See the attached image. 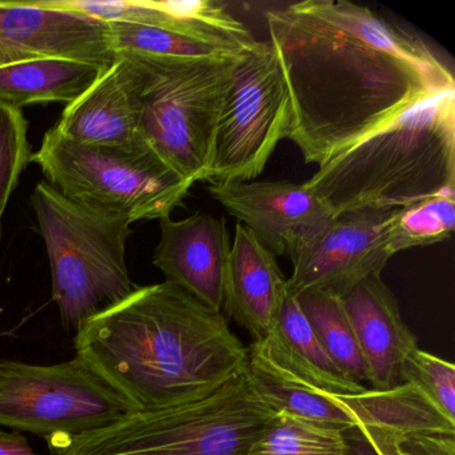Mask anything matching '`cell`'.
Returning <instances> with one entry per match:
<instances>
[{
    "mask_svg": "<svg viewBox=\"0 0 455 455\" xmlns=\"http://www.w3.org/2000/svg\"><path fill=\"white\" fill-rule=\"evenodd\" d=\"M290 97L291 140L321 166L417 100L455 89L433 50L374 12L305 0L266 14Z\"/></svg>",
    "mask_w": 455,
    "mask_h": 455,
    "instance_id": "obj_1",
    "label": "cell"
},
{
    "mask_svg": "<svg viewBox=\"0 0 455 455\" xmlns=\"http://www.w3.org/2000/svg\"><path fill=\"white\" fill-rule=\"evenodd\" d=\"M84 359L137 411L204 398L246 369L247 347L223 313L180 287H137L76 330Z\"/></svg>",
    "mask_w": 455,
    "mask_h": 455,
    "instance_id": "obj_2",
    "label": "cell"
},
{
    "mask_svg": "<svg viewBox=\"0 0 455 455\" xmlns=\"http://www.w3.org/2000/svg\"><path fill=\"white\" fill-rule=\"evenodd\" d=\"M318 167L305 186L335 215L402 209L455 188V89L417 100Z\"/></svg>",
    "mask_w": 455,
    "mask_h": 455,
    "instance_id": "obj_3",
    "label": "cell"
},
{
    "mask_svg": "<svg viewBox=\"0 0 455 455\" xmlns=\"http://www.w3.org/2000/svg\"><path fill=\"white\" fill-rule=\"evenodd\" d=\"M118 58L146 145L188 182H206L238 58Z\"/></svg>",
    "mask_w": 455,
    "mask_h": 455,
    "instance_id": "obj_4",
    "label": "cell"
},
{
    "mask_svg": "<svg viewBox=\"0 0 455 455\" xmlns=\"http://www.w3.org/2000/svg\"><path fill=\"white\" fill-rule=\"evenodd\" d=\"M275 412L243 371L204 398L47 443L52 455H244Z\"/></svg>",
    "mask_w": 455,
    "mask_h": 455,
    "instance_id": "obj_5",
    "label": "cell"
},
{
    "mask_svg": "<svg viewBox=\"0 0 455 455\" xmlns=\"http://www.w3.org/2000/svg\"><path fill=\"white\" fill-rule=\"evenodd\" d=\"M33 207L66 329L76 331L137 290L126 265L129 220L81 206L47 182L34 190Z\"/></svg>",
    "mask_w": 455,
    "mask_h": 455,
    "instance_id": "obj_6",
    "label": "cell"
},
{
    "mask_svg": "<svg viewBox=\"0 0 455 455\" xmlns=\"http://www.w3.org/2000/svg\"><path fill=\"white\" fill-rule=\"evenodd\" d=\"M31 162L66 198L130 223L170 217L194 186L146 143L130 148L81 145L54 129L44 134Z\"/></svg>",
    "mask_w": 455,
    "mask_h": 455,
    "instance_id": "obj_7",
    "label": "cell"
},
{
    "mask_svg": "<svg viewBox=\"0 0 455 455\" xmlns=\"http://www.w3.org/2000/svg\"><path fill=\"white\" fill-rule=\"evenodd\" d=\"M137 411L84 359L41 366L0 359V426L47 442L100 430Z\"/></svg>",
    "mask_w": 455,
    "mask_h": 455,
    "instance_id": "obj_8",
    "label": "cell"
},
{
    "mask_svg": "<svg viewBox=\"0 0 455 455\" xmlns=\"http://www.w3.org/2000/svg\"><path fill=\"white\" fill-rule=\"evenodd\" d=\"M290 97L270 42L242 52L220 114L206 182H251L290 129Z\"/></svg>",
    "mask_w": 455,
    "mask_h": 455,
    "instance_id": "obj_9",
    "label": "cell"
},
{
    "mask_svg": "<svg viewBox=\"0 0 455 455\" xmlns=\"http://www.w3.org/2000/svg\"><path fill=\"white\" fill-rule=\"evenodd\" d=\"M396 209H361L335 215L327 230L291 260L287 291L308 290L345 298L354 287L380 275L394 257L387 226Z\"/></svg>",
    "mask_w": 455,
    "mask_h": 455,
    "instance_id": "obj_10",
    "label": "cell"
},
{
    "mask_svg": "<svg viewBox=\"0 0 455 455\" xmlns=\"http://www.w3.org/2000/svg\"><path fill=\"white\" fill-rule=\"evenodd\" d=\"M210 196L274 255L294 259L327 230L335 214L305 183H210Z\"/></svg>",
    "mask_w": 455,
    "mask_h": 455,
    "instance_id": "obj_11",
    "label": "cell"
},
{
    "mask_svg": "<svg viewBox=\"0 0 455 455\" xmlns=\"http://www.w3.org/2000/svg\"><path fill=\"white\" fill-rule=\"evenodd\" d=\"M44 58L110 68L116 55L108 23L50 0L0 4V68Z\"/></svg>",
    "mask_w": 455,
    "mask_h": 455,
    "instance_id": "obj_12",
    "label": "cell"
},
{
    "mask_svg": "<svg viewBox=\"0 0 455 455\" xmlns=\"http://www.w3.org/2000/svg\"><path fill=\"white\" fill-rule=\"evenodd\" d=\"M161 222L154 265L166 282L180 287L215 313L223 310V289L231 241L223 218L196 214Z\"/></svg>",
    "mask_w": 455,
    "mask_h": 455,
    "instance_id": "obj_13",
    "label": "cell"
},
{
    "mask_svg": "<svg viewBox=\"0 0 455 455\" xmlns=\"http://www.w3.org/2000/svg\"><path fill=\"white\" fill-rule=\"evenodd\" d=\"M54 6L74 10L106 23H132L180 31L204 41L246 52L257 39L246 26L217 0H177V2H89L52 0Z\"/></svg>",
    "mask_w": 455,
    "mask_h": 455,
    "instance_id": "obj_14",
    "label": "cell"
},
{
    "mask_svg": "<svg viewBox=\"0 0 455 455\" xmlns=\"http://www.w3.org/2000/svg\"><path fill=\"white\" fill-rule=\"evenodd\" d=\"M372 390L387 391L401 383V370L418 340L404 323L398 302L380 275H372L342 298Z\"/></svg>",
    "mask_w": 455,
    "mask_h": 455,
    "instance_id": "obj_15",
    "label": "cell"
},
{
    "mask_svg": "<svg viewBox=\"0 0 455 455\" xmlns=\"http://www.w3.org/2000/svg\"><path fill=\"white\" fill-rule=\"evenodd\" d=\"M287 295L275 255L236 223L223 289V310L254 342L267 339Z\"/></svg>",
    "mask_w": 455,
    "mask_h": 455,
    "instance_id": "obj_16",
    "label": "cell"
},
{
    "mask_svg": "<svg viewBox=\"0 0 455 455\" xmlns=\"http://www.w3.org/2000/svg\"><path fill=\"white\" fill-rule=\"evenodd\" d=\"M52 129L81 145L130 148L145 143L124 60L116 58L79 100L68 105Z\"/></svg>",
    "mask_w": 455,
    "mask_h": 455,
    "instance_id": "obj_17",
    "label": "cell"
},
{
    "mask_svg": "<svg viewBox=\"0 0 455 455\" xmlns=\"http://www.w3.org/2000/svg\"><path fill=\"white\" fill-rule=\"evenodd\" d=\"M258 343L279 366L327 393L351 395L367 388L340 371L291 292L287 291L273 331L267 339Z\"/></svg>",
    "mask_w": 455,
    "mask_h": 455,
    "instance_id": "obj_18",
    "label": "cell"
},
{
    "mask_svg": "<svg viewBox=\"0 0 455 455\" xmlns=\"http://www.w3.org/2000/svg\"><path fill=\"white\" fill-rule=\"evenodd\" d=\"M108 68L60 58L6 66L0 68V100L18 108L41 102L70 105L79 100Z\"/></svg>",
    "mask_w": 455,
    "mask_h": 455,
    "instance_id": "obj_19",
    "label": "cell"
},
{
    "mask_svg": "<svg viewBox=\"0 0 455 455\" xmlns=\"http://www.w3.org/2000/svg\"><path fill=\"white\" fill-rule=\"evenodd\" d=\"M316 337L340 371L354 382H369V372L356 342L342 298L308 290L295 295Z\"/></svg>",
    "mask_w": 455,
    "mask_h": 455,
    "instance_id": "obj_20",
    "label": "cell"
},
{
    "mask_svg": "<svg viewBox=\"0 0 455 455\" xmlns=\"http://www.w3.org/2000/svg\"><path fill=\"white\" fill-rule=\"evenodd\" d=\"M347 450L348 436L343 431L276 411L244 455H346Z\"/></svg>",
    "mask_w": 455,
    "mask_h": 455,
    "instance_id": "obj_21",
    "label": "cell"
},
{
    "mask_svg": "<svg viewBox=\"0 0 455 455\" xmlns=\"http://www.w3.org/2000/svg\"><path fill=\"white\" fill-rule=\"evenodd\" d=\"M110 44L118 57L140 55L158 58H196L226 60L242 52L222 44L204 41L180 31L132 23H108Z\"/></svg>",
    "mask_w": 455,
    "mask_h": 455,
    "instance_id": "obj_22",
    "label": "cell"
},
{
    "mask_svg": "<svg viewBox=\"0 0 455 455\" xmlns=\"http://www.w3.org/2000/svg\"><path fill=\"white\" fill-rule=\"evenodd\" d=\"M455 228V188L410 206L396 209L387 226V243L391 254L430 246L451 236Z\"/></svg>",
    "mask_w": 455,
    "mask_h": 455,
    "instance_id": "obj_23",
    "label": "cell"
},
{
    "mask_svg": "<svg viewBox=\"0 0 455 455\" xmlns=\"http://www.w3.org/2000/svg\"><path fill=\"white\" fill-rule=\"evenodd\" d=\"M401 383L411 385L444 419L455 423V367L417 348L404 361Z\"/></svg>",
    "mask_w": 455,
    "mask_h": 455,
    "instance_id": "obj_24",
    "label": "cell"
},
{
    "mask_svg": "<svg viewBox=\"0 0 455 455\" xmlns=\"http://www.w3.org/2000/svg\"><path fill=\"white\" fill-rule=\"evenodd\" d=\"M28 122L22 108L0 100V241L2 220L10 196L14 193L20 175L33 159L28 140Z\"/></svg>",
    "mask_w": 455,
    "mask_h": 455,
    "instance_id": "obj_25",
    "label": "cell"
},
{
    "mask_svg": "<svg viewBox=\"0 0 455 455\" xmlns=\"http://www.w3.org/2000/svg\"><path fill=\"white\" fill-rule=\"evenodd\" d=\"M377 455H455V428L388 434L358 428Z\"/></svg>",
    "mask_w": 455,
    "mask_h": 455,
    "instance_id": "obj_26",
    "label": "cell"
},
{
    "mask_svg": "<svg viewBox=\"0 0 455 455\" xmlns=\"http://www.w3.org/2000/svg\"><path fill=\"white\" fill-rule=\"evenodd\" d=\"M0 455H44L31 447L20 431H7L0 427ZM52 455V454H50Z\"/></svg>",
    "mask_w": 455,
    "mask_h": 455,
    "instance_id": "obj_27",
    "label": "cell"
},
{
    "mask_svg": "<svg viewBox=\"0 0 455 455\" xmlns=\"http://www.w3.org/2000/svg\"><path fill=\"white\" fill-rule=\"evenodd\" d=\"M348 436V450L346 455H377L369 442L358 433V431H350Z\"/></svg>",
    "mask_w": 455,
    "mask_h": 455,
    "instance_id": "obj_28",
    "label": "cell"
}]
</instances>
